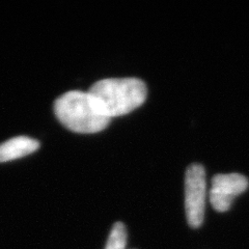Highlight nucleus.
Here are the masks:
<instances>
[{"label": "nucleus", "instance_id": "nucleus-2", "mask_svg": "<svg viewBox=\"0 0 249 249\" xmlns=\"http://www.w3.org/2000/svg\"><path fill=\"white\" fill-rule=\"evenodd\" d=\"M54 112L65 127L77 133H96L110 122L98 110L89 91L65 92L54 102Z\"/></svg>", "mask_w": 249, "mask_h": 249}, {"label": "nucleus", "instance_id": "nucleus-1", "mask_svg": "<svg viewBox=\"0 0 249 249\" xmlns=\"http://www.w3.org/2000/svg\"><path fill=\"white\" fill-rule=\"evenodd\" d=\"M146 92L145 83L132 77L100 80L89 90L93 104L108 119L134 110L144 102Z\"/></svg>", "mask_w": 249, "mask_h": 249}, {"label": "nucleus", "instance_id": "nucleus-5", "mask_svg": "<svg viewBox=\"0 0 249 249\" xmlns=\"http://www.w3.org/2000/svg\"><path fill=\"white\" fill-rule=\"evenodd\" d=\"M40 147L36 139L28 136H17L0 144V162H7L24 157Z\"/></svg>", "mask_w": 249, "mask_h": 249}, {"label": "nucleus", "instance_id": "nucleus-3", "mask_svg": "<svg viewBox=\"0 0 249 249\" xmlns=\"http://www.w3.org/2000/svg\"><path fill=\"white\" fill-rule=\"evenodd\" d=\"M207 197L206 171L194 163L188 166L185 176V210L191 228H199L204 221Z\"/></svg>", "mask_w": 249, "mask_h": 249}, {"label": "nucleus", "instance_id": "nucleus-6", "mask_svg": "<svg viewBox=\"0 0 249 249\" xmlns=\"http://www.w3.org/2000/svg\"><path fill=\"white\" fill-rule=\"evenodd\" d=\"M127 230L124 224L116 222L113 224L110 235L107 240L105 249H126Z\"/></svg>", "mask_w": 249, "mask_h": 249}, {"label": "nucleus", "instance_id": "nucleus-4", "mask_svg": "<svg viewBox=\"0 0 249 249\" xmlns=\"http://www.w3.org/2000/svg\"><path fill=\"white\" fill-rule=\"evenodd\" d=\"M248 187L247 178L239 174L217 175L212 178L210 201L218 212H225L231 208L232 200L243 193Z\"/></svg>", "mask_w": 249, "mask_h": 249}]
</instances>
